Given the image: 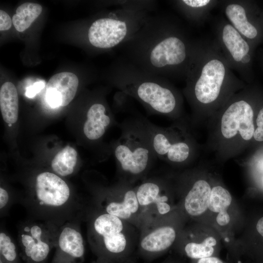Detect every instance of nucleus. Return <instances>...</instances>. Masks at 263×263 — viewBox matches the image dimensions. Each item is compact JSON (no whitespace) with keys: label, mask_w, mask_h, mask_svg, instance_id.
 <instances>
[{"label":"nucleus","mask_w":263,"mask_h":263,"mask_svg":"<svg viewBox=\"0 0 263 263\" xmlns=\"http://www.w3.org/2000/svg\"><path fill=\"white\" fill-rule=\"evenodd\" d=\"M132 38L135 41V64L142 71L158 76L186 78L194 40L172 17L159 22L145 21Z\"/></svg>","instance_id":"nucleus-1"},{"label":"nucleus","mask_w":263,"mask_h":263,"mask_svg":"<svg viewBox=\"0 0 263 263\" xmlns=\"http://www.w3.org/2000/svg\"><path fill=\"white\" fill-rule=\"evenodd\" d=\"M186 92L197 104L210 105L224 93L242 86L213 40H194Z\"/></svg>","instance_id":"nucleus-2"},{"label":"nucleus","mask_w":263,"mask_h":263,"mask_svg":"<svg viewBox=\"0 0 263 263\" xmlns=\"http://www.w3.org/2000/svg\"><path fill=\"white\" fill-rule=\"evenodd\" d=\"M22 203L32 219L48 221L60 226L80 218V201L73 196L67 183L50 172L38 174L33 195Z\"/></svg>","instance_id":"nucleus-3"},{"label":"nucleus","mask_w":263,"mask_h":263,"mask_svg":"<svg viewBox=\"0 0 263 263\" xmlns=\"http://www.w3.org/2000/svg\"><path fill=\"white\" fill-rule=\"evenodd\" d=\"M116 84L121 92L137 100L150 113L170 116L179 109V96L166 79L133 64L119 66Z\"/></svg>","instance_id":"nucleus-4"},{"label":"nucleus","mask_w":263,"mask_h":263,"mask_svg":"<svg viewBox=\"0 0 263 263\" xmlns=\"http://www.w3.org/2000/svg\"><path fill=\"white\" fill-rule=\"evenodd\" d=\"M121 134L113 146L119 170L136 178L146 172L157 159L135 118L119 124Z\"/></svg>","instance_id":"nucleus-5"},{"label":"nucleus","mask_w":263,"mask_h":263,"mask_svg":"<svg viewBox=\"0 0 263 263\" xmlns=\"http://www.w3.org/2000/svg\"><path fill=\"white\" fill-rule=\"evenodd\" d=\"M213 26L215 37L213 41L228 66L244 80L252 81L256 48L224 18H216Z\"/></svg>","instance_id":"nucleus-6"},{"label":"nucleus","mask_w":263,"mask_h":263,"mask_svg":"<svg viewBox=\"0 0 263 263\" xmlns=\"http://www.w3.org/2000/svg\"><path fill=\"white\" fill-rule=\"evenodd\" d=\"M141 19L132 9H122L118 15L98 19L88 30L89 41L97 48L114 47L133 37L144 22Z\"/></svg>","instance_id":"nucleus-7"},{"label":"nucleus","mask_w":263,"mask_h":263,"mask_svg":"<svg viewBox=\"0 0 263 263\" xmlns=\"http://www.w3.org/2000/svg\"><path fill=\"white\" fill-rule=\"evenodd\" d=\"M59 226L48 221L30 219L22 223L18 242L28 263H43L56 247Z\"/></svg>","instance_id":"nucleus-8"},{"label":"nucleus","mask_w":263,"mask_h":263,"mask_svg":"<svg viewBox=\"0 0 263 263\" xmlns=\"http://www.w3.org/2000/svg\"><path fill=\"white\" fill-rule=\"evenodd\" d=\"M227 21L255 48L263 42V7L251 0H220Z\"/></svg>","instance_id":"nucleus-9"},{"label":"nucleus","mask_w":263,"mask_h":263,"mask_svg":"<svg viewBox=\"0 0 263 263\" xmlns=\"http://www.w3.org/2000/svg\"><path fill=\"white\" fill-rule=\"evenodd\" d=\"M157 159L180 163L189 157L190 148L187 141L174 129L157 126L143 117L135 118Z\"/></svg>","instance_id":"nucleus-10"},{"label":"nucleus","mask_w":263,"mask_h":263,"mask_svg":"<svg viewBox=\"0 0 263 263\" xmlns=\"http://www.w3.org/2000/svg\"><path fill=\"white\" fill-rule=\"evenodd\" d=\"M253 116L254 111L250 102L246 98L236 99L228 106L222 115V135L229 139L239 132L243 139L250 140L255 131Z\"/></svg>","instance_id":"nucleus-11"},{"label":"nucleus","mask_w":263,"mask_h":263,"mask_svg":"<svg viewBox=\"0 0 263 263\" xmlns=\"http://www.w3.org/2000/svg\"><path fill=\"white\" fill-rule=\"evenodd\" d=\"M78 225V222H70L59 227L55 263H73L83 258L84 240Z\"/></svg>","instance_id":"nucleus-12"},{"label":"nucleus","mask_w":263,"mask_h":263,"mask_svg":"<svg viewBox=\"0 0 263 263\" xmlns=\"http://www.w3.org/2000/svg\"><path fill=\"white\" fill-rule=\"evenodd\" d=\"M78 83V77L73 73L64 72L54 75L46 85L47 102L53 108L68 105L76 94Z\"/></svg>","instance_id":"nucleus-13"},{"label":"nucleus","mask_w":263,"mask_h":263,"mask_svg":"<svg viewBox=\"0 0 263 263\" xmlns=\"http://www.w3.org/2000/svg\"><path fill=\"white\" fill-rule=\"evenodd\" d=\"M103 104L95 103L88 109L83 130L86 137L91 141L100 139L108 127L115 122L112 115L108 113Z\"/></svg>","instance_id":"nucleus-14"},{"label":"nucleus","mask_w":263,"mask_h":263,"mask_svg":"<svg viewBox=\"0 0 263 263\" xmlns=\"http://www.w3.org/2000/svg\"><path fill=\"white\" fill-rule=\"evenodd\" d=\"M217 0L174 1L175 7L191 23L201 25L209 18L212 10L219 5Z\"/></svg>","instance_id":"nucleus-15"},{"label":"nucleus","mask_w":263,"mask_h":263,"mask_svg":"<svg viewBox=\"0 0 263 263\" xmlns=\"http://www.w3.org/2000/svg\"><path fill=\"white\" fill-rule=\"evenodd\" d=\"M211 190L210 185L204 180H199L194 183L185 199V208L188 214L197 216L207 210Z\"/></svg>","instance_id":"nucleus-16"},{"label":"nucleus","mask_w":263,"mask_h":263,"mask_svg":"<svg viewBox=\"0 0 263 263\" xmlns=\"http://www.w3.org/2000/svg\"><path fill=\"white\" fill-rule=\"evenodd\" d=\"M175 237L176 232L173 227L162 226L144 237L141 242V247L149 253L161 252L171 245Z\"/></svg>","instance_id":"nucleus-17"},{"label":"nucleus","mask_w":263,"mask_h":263,"mask_svg":"<svg viewBox=\"0 0 263 263\" xmlns=\"http://www.w3.org/2000/svg\"><path fill=\"white\" fill-rule=\"evenodd\" d=\"M0 108L3 120L9 124L18 120L19 98L17 90L12 82H6L0 89Z\"/></svg>","instance_id":"nucleus-18"},{"label":"nucleus","mask_w":263,"mask_h":263,"mask_svg":"<svg viewBox=\"0 0 263 263\" xmlns=\"http://www.w3.org/2000/svg\"><path fill=\"white\" fill-rule=\"evenodd\" d=\"M42 10V6L36 3L25 2L19 6L12 18L16 29L19 32L26 30L40 15Z\"/></svg>","instance_id":"nucleus-19"},{"label":"nucleus","mask_w":263,"mask_h":263,"mask_svg":"<svg viewBox=\"0 0 263 263\" xmlns=\"http://www.w3.org/2000/svg\"><path fill=\"white\" fill-rule=\"evenodd\" d=\"M76 162V150L67 146L56 155L52 161L51 167L56 174L65 177L73 173Z\"/></svg>","instance_id":"nucleus-20"},{"label":"nucleus","mask_w":263,"mask_h":263,"mask_svg":"<svg viewBox=\"0 0 263 263\" xmlns=\"http://www.w3.org/2000/svg\"><path fill=\"white\" fill-rule=\"evenodd\" d=\"M161 189L158 182L148 181L142 183L135 192L139 204L145 206L155 203L157 207L161 203L166 202L168 197L161 195Z\"/></svg>","instance_id":"nucleus-21"},{"label":"nucleus","mask_w":263,"mask_h":263,"mask_svg":"<svg viewBox=\"0 0 263 263\" xmlns=\"http://www.w3.org/2000/svg\"><path fill=\"white\" fill-rule=\"evenodd\" d=\"M231 201L232 197L229 191L222 187L217 186L211 189L208 208L218 213L226 211Z\"/></svg>","instance_id":"nucleus-22"},{"label":"nucleus","mask_w":263,"mask_h":263,"mask_svg":"<svg viewBox=\"0 0 263 263\" xmlns=\"http://www.w3.org/2000/svg\"><path fill=\"white\" fill-rule=\"evenodd\" d=\"M216 239L212 236L205 238L201 243H189L186 244L185 251L191 259H201L210 257L213 253V246L216 244Z\"/></svg>","instance_id":"nucleus-23"},{"label":"nucleus","mask_w":263,"mask_h":263,"mask_svg":"<svg viewBox=\"0 0 263 263\" xmlns=\"http://www.w3.org/2000/svg\"><path fill=\"white\" fill-rule=\"evenodd\" d=\"M0 263H15L18 259V247L12 237L6 231L0 232Z\"/></svg>","instance_id":"nucleus-24"},{"label":"nucleus","mask_w":263,"mask_h":263,"mask_svg":"<svg viewBox=\"0 0 263 263\" xmlns=\"http://www.w3.org/2000/svg\"><path fill=\"white\" fill-rule=\"evenodd\" d=\"M105 249L110 253L119 254L123 252L126 246L125 236L121 233L113 235L101 236Z\"/></svg>","instance_id":"nucleus-25"},{"label":"nucleus","mask_w":263,"mask_h":263,"mask_svg":"<svg viewBox=\"0 0 263 263\" xmlns=\"http://www.w3.org/2000/svg\"><path fill=\"white\" fill-rule=\"evenodd\" d=\"M105 210L107 213L123 219L129 218L132 214L128 207L123 202L122 203L111 202L106 207Z\"/></svg>","instance_id":"nucleus-26"},{"label":"nucleus","mask_w":263,"mask_h":263,"mask_svg":"<svg viewBox=\"0 0 263 263\" xmlns=\"http://www.w3.org/2000/svg\"><path fill=\"white\" fill-rule=\"evenodd\" d=\"M129 207L131 212L135 213L139 207V203L136 197V192L132 189H127L124 193L123 201Z\"/></svg>","instance_id":"nucleus-27"},{"label":"nucleus","mask_w":263,"mask_h":263,"mask_svg":"<svg viewBox=\"0 0 263 263\" xmlns=\"http://www.w3.org/2000/svg\"><path fill=\"white\" fill-rule=\"evenodd\" d=\"M257 125V129L255 130L253 137L257 141H263V107L259 111L256 119Z\"/></svg>","instance_id":"nucleus-28"},{"label":"nucleus","mask_w":263,"mask_h":263,"mask_svg":"<svg viewBox=\"0 0 263 263\" xmlns=\"http://www.w3.org/2000/svg\"><path fill=\"white\" fill-rule=\"evenodd\" d=\"M10 195L7 191L2 187L0 188V213L5 211L10 206Z\"/></svg>","instance_id":"nucleus-29"},{"label":"nucleus","mask_w":263,"mask_h":263,"mask_svg":"<svg viewBox=\"0 0 263 263\" xmlns=\"http://www.w3.org/2000/svg\"><path fill=\"white\" fill-rule=\"evenodd\" d=\"M11 19L8 14L2 10H0V30L5 31L9 29L12 23Z\"/></svg>","instance_id":"nucleus-30"},{"label":"nucleus","mask_w":263,"mask_h":263,"mask_svg":"<svg viewBox=\"0 0 263 263\" xmlns=\"http://www.w3.org/2000/svg\"><path fill=\"white\" fill-rule=\"evenodd\" d=\"M44 87V83L43 82H38L35 83L33 85L27 89L26 95L28 97H33L38 93Z\"/></svg>","instance_id":"nucleus-31"},{"label":"nucleus","mask_w":263,"mask_h":263,"mask_svg":"<svg viewBox=\"0 0 263 263\" xmlns=\"http://www.w3.org/2000/svg\"><path fill=\"white\" fill-rule=\"evenodd\" d=\"M216 221L220 225H225L230 221V216L227 211L219 213L216 217Z\"/></svg>","instance_id":"nucleus-32"},{"label":"nucleus","mask_w":263,"mask_h":263,"mask_svg":"<svg viewBox=\"0 0 263 263\" xmlns=\"http://www.w3.org/2000/svg\"><path fill=\"white\" fill-rule=\"evenodd\" d=\"M197 263H224L217 257H209L199 259Z\"/></svg>","instance_id":"nucleus-33"},{"label":"nucleus","mask_w":263,"mask_h":263,"mask_svg":"<svg viewBox=\"0 0 263 263\" xmlns=\"http://www.w3.org/2000/svg\"><path fill=\"white\" fill-rule=\"evenodd\" d=\"M256 229L259 233L263 237V217L258 220L256 225Z\"/></svg>","instance_id":"nucleus-34"},{"label":"nucleus","mask_w":263,"mask_h":263,"mask_svg":"<svg viewBox=\"0 0 263 263\" xmlns=\"http://www.w3.org/2000/svg\"><path fill=\"white\" fill-rule=\"evenodd\" d=\"M260 61H261V65L263 70V53L262 54L261 56Z\"/></svg>","instance_id":"nucleus-35"}]
</instances>
